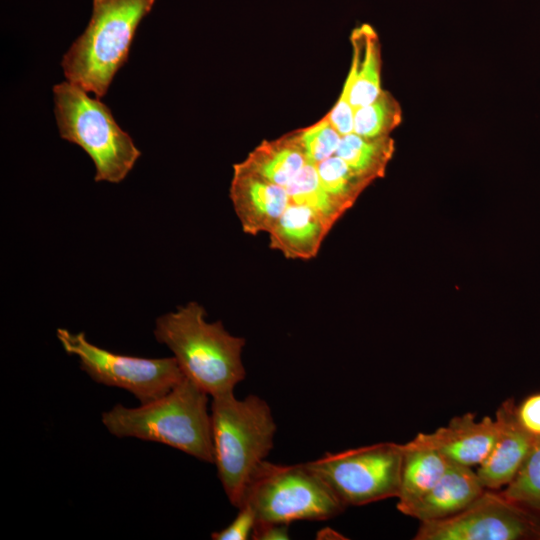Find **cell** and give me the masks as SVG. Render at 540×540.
<instances>
[{"label": "cell", "instance_id": "obj_19", "mask_svg": "<svg viewBox=\"0 0 540 540\" xmlns=\"http://www.w3.org/2000/svg\"><path fill=\"white\" fill-rule=\"evenodd\" d=\"M315 167L324 190L347 210L372 183L337 155L315 164Z\"/></svg>", "mask_w": 540, "mask_h": 540}, {"label": "cell", "instance_id": "obj_5", "mask_svg": "<svg viewBox=\"0 0 540 540\" xmlns=\"http://www.w3.org/2000/svg\"><path fill=\"white\" fill-rule=\"evenodd\" d=\"M54 113L59 135L80 146L92 159L96 182L120 183L141 152L99 98L67 81L53 86Z\"/></svg>", "mask_w": 540, "mask_h": 540}, {"label": "cell", "instance_id": "obj_8", "mask_svg": "<svg viewBox=\"0 0 540 540\" xmlns=\"http://www.w3.org/2000/svg\"><path fill=\"white\" fill-rule=\"evenodd\" d=\"M56 336L67 354L78 357L80 368L94 382L124 389L141 404L162 397L185 377L174 357L117 354L92 344L83 332L64 328H58Z\"/></svg>", "mask_w": 540, "mask_h": 540}, {"label": "cell", "instance_id": "obj_9", "mask_svg": "<svg viewBox=\"0 0 540 540\" xmlns=\"http://www.w3.org/2000/svg\"><path fill=\"white\" fill-rule=\"evenodd\" d=\"M415 540H540V514L485 489L462 511L420 522Z\"/></svg>", "mask_w": 540, "mask_h": 540}, {"label": "cell", "instance_id": "obj_4", "mask_svg": "<svg viewBox=\"0 0 540 540\" xmlns=\"http://www.w3.org/2000/svg\"><path fill=\"white\" fill-rule=\"evenodd\" d=\"M155 0H93L84 32L63 55L61 67L67 81L103 97L127 62L130 46L142 19Z\"/></svg>", "mask_w": 540, "mask_h": 540}, {"label": "cell", "instance_id": "obj_1", "mask_svg": "<svg viewBox=\"0 0 540 540\" xmlns=\"http://www.w3.org/2000/svg\"><path fill=\"white\" fill-rule=\"evenodd\" d=\"M205 317V309L192 301L158 317L153 333L172 351L184 376L214 397L234 392L245 379L241 354L246 340Z\"/></svg>", "mask_w": 540, "mask_h": 540}, {"label": "cell", "instance_id": "obj_23", "mask_svg": "<svg viewBox=\"0 0 540 540\" xmlns=\"http://www.w3.org/2000/svg\"><path fill=\"white\" fill-rule=\"evenodd\" d=\"M351 84L352 75L349 72L337 102L326 114L330 123L342 136L353 132L354 108L350 102Z\"/></svg>", "mask_w": 540, "mask_h": 540}, {"label": "cell", "instance_id": "obj_24", "mask_svg": "<svg viewBox=\"0 0 540 540\" xmlns=\"http://www.w3.org/2000/svg\"><path fill=\"white\" fill-rule=\"evenodd\" d=\"M235 519L225 528L213 532L211 538L214 540H246L252 536L257 524V518L253 508L244 503Z\"/></svg>", "mask_w": 540, "mask_h": 540}, {"label": "cell", "instance_id": "obj_14", "mask_svg": "<svg viewBox=\"0 0 540 540\" xmlns=\"http://www.w3.org/2000/svg\"><path fill=\"white\" fill-rule=\"evenodd\" d=\"M331 229L311 208L289 205L269 234V246L288 259H311Z\"/></svg>", "mask_w": 540, "mask_h": 540}, {"label": "cell", "instance_id": "obj_2", "mask_svg": "<svg viewBox=\"0 0 540 540\" xmlns=\"http://www.w3.org/2000/svg\"><path fill=\"white\" fill-rule=\"evenodd\" d=\"M209 395L184 377L162 397L139 407L114 405L102 424L118 438L132 437L168 445L214 464Z\"/></svg>", "mask_w": 540, "mask_h": 540}, {"label": "cell", "instance_id": "obj_18", "mask_svg": "<svg viewBox=\"0 0 540 540\" xmlns=\"http://www.w3.org/2000/svg\"><path fill=\"white\" fill-rule=\"evenodd\" d=\"M394 150L391 136L365 138L352 132L341 137L335 155L373 182L384 176Z\"/></svg>", "mask_w": 540, "mask_h": 540}, {"label": "cell", "instance_id": "obj_26", "mask_svg": "<svg viewBox=\"0 0 540 540\" xmlns=\"http://www.w3.org/2000/svg\"><path fill=\"white\" fill-rule=\"evenodd\" d=\"M252 539L287 540L289 539V525L279 523H258L253 530Z\"/></svg>", "mask_w": 540, "mask_h": 540}, {"label": "cell", "instance_id": "obj_7", "mask_svg": "<svg viewBox=\"0 0 540 540\" xmlns=\"http://www.w3.org/2000/svg\"><path fill=\"white\" fill-rule=\"evenodd\" d=\"M403 444L382 442L337 453H326L307 462L344 506H362L399 491Z\"/></svg>", "mask_w": 540, "mask_h": 540}, {"label": "cell", "instance_id": "obj_20", "mask_svg": "<svg viewBox=\"0 0 540 540\" xmlns=\"http://www.w3.org/2000/svg\"><path fill=\"white\" fill-rule=\"evenodd\" d=\"M402 121V109L397 99L382 90L371 103L354 110L353 133L365 138L390 136Z\"/></svg>", "mask_w": 540, "mask_h": 540}, {"label": "cell", "instance_id": "obj_25", "mask_svg": "<svg viewBox=\"0 0 540 540\" xmlns=\"http://www.w3.org/2000/svg\"><path fill=\"white\" fill-rule=\"evenodd\" d=\"M515 416L530 436L540 439V392L530 394L516 404Z\"/></svg>", "mask_w": 540, "mask_h": 540}, {"label": "cell", "instance_id": "obj_6", "mask_svg": "<svg viewBox=\"0 0 540 540\" xmlns=\"http://www.w3.org/2000/svg\"><path fill=\"white\" fill-rule=\"evenodd\" d=\"M244 503L255 511L257 524L322 521L346 508L306 463L279 465L266 460L254 475Z\"/></svg>", "mask_w": 540, "mask_h": 540}, {"label": "cell", "instance_id": "obj_15", "mask_svg": "<svg viewBox=\"0 0 540 540\" xmlns=\"http://www.w3.org/2000/svg\"><path fill=\"white\" fill-rule=\"evenodd\" d=\"M451 463L418 436L403 444L397 509L424 496L441 479Z\"/></svg>", "mask_w": 540, "mask_h": 540}, {"label": "cell", "instance_id": "obj_22", "mask_svg": "<svg viewBox=\"0 0 540 540\" xmlns=\"http://www.w3.org/2000/svg\"><path fill=\"white\" fill-rule=\"evenodd\" d=\"M295 131L306 160L314 165L335 155L342 137L326 115L313 125Z\"/></svg>", "mask_w": 540, "mask_h": 540}, {"label": "cell", "instance_id": "obj_13", "mask_svg": "<svg viewBox=\"0 0 540 540\" xmlns=\"http://www.w3.org/2000/svg\"><path fill=\"white\" fill-rule=\"evenodd\" d=\"M485 489L471 467L451 463L424 496L398 510L420 522L439 520L462 511Z\"/></svg>", "mask_w": 540, "mask_h": 540}, {"label": "cell", "instance_id": "obj_21", "mask_svg": "<svg viewBox=\"0 0 540 540\" xmlns=\"http://www.w3.org/2000/svg\"><path fill=\"white\" fill-rule=\"evenodd\" d=\"M501 492L514 502L540 514V439H535L517 475Z\"/></svg>", "mask_w": 540, "mask_h": 540}, {"label": "cell", "instance_id": "obj_12", "mask_svg": "<svg viewBox=\"0 0 540 540\" xmlns=\"http://www.w3.org/2000/svg\"><path fill=\"white\" fill-rule=\"evenodd\" d=\"M498 435L495 419L485 416L480 421L466 413L453 417L446 426L417 436L446 456L450 462L467 467L479 466L489 455Z\"/></svg>", "mask_w": 540, "mask_h": 540}, {"label": "cell", "instance_id": "obj_10", "mask_svg": "<svg viewBox=\"0 0 540 540\" xmlns=\"http://www.w3.org/2000/svg\"><path fill=\"white\" fill-rule=\"evenodd\" d=\"M229 195L245 233H269L290 204L285 189L233 166Z\"/></svg>", "mask_w": 540, "mask_h": 540}, {"label": "cell", "instance_id": "obj_11", "mask_svg": "<svg viewBox=\"0 0 540 540\" xmlns=\"http://www.w3.org/2000/svg\"><path fill=\"white\" fill-rule=\"evenodd\" d=\"M515 405L513 399H508L496 411L497 439L476 471L486 489L499 490L507 486L517 475L535 441L517 421Z\"/></svg>", "mask_w": 540, "mask_h": 540}, {"label": "cell", "instance_id": "obj_16", "mask_svg": "<svg viewBox=\"0 0 540 540\" xmlns=\"http://www.w3.org/2000/svg\"><path fill=\"white\" fill-rule=\"evenodd\" d=\"M307 162L296 131L278 139L264 140L246 159L235 164L239 168L284 187Z\"/></svg>", "mask_w": 540, "mask_h": 540}, {"label": "cell", "instance_id": "obj_17", "mask_svg": "<svg viewBox=\"0 0 540 540\" xmlns=\"http://www.w3.org/2000/svg\"><path fill=\"white\" fill-rule=\"evenodd\" d=\"M353 56L349 72L352 75L350 102L355 109L374 101L381 88V44L369 24L355 28L351 34Z\"/></svg>", "mask_w": 540, "mask_h": 540}, {"label": "cell", "instance_id": "obj_3", "mask_svg": "<svg viewBox=\"0 0 540 540\" xmlns=\"http://www.w3.org/2000/svg\"><path fill=\"white\" fill-rule=\"evenodd\" d=\"M214 464L230 503L240 508L248 487L273 448L276 423L267 402L234 392L212 397L210 407Z\"/></svg>", "mask_w": 540, "mask_h": 540}]
</instances>
